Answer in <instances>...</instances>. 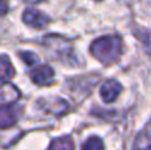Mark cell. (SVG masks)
Segmentation results:
<instances>
[{"label":"cell","instance_id":"obj_1","mask_svg":"<svg viewBox=\"0 0 151 150\" xmlns=\"http://www.w3.org/2000/svg\"><path fill=\"white\" fill-rule=\"evenodd\" d=\"M122 41L118 36H104L91 44L90 52L104 64H111L118 60L121 55Z\"/></svg>","mask_w":151,"mask_h":150},{"label":"cell","instance_id":"obj_2","mask_svg":"<svg viewBox=\"0 0 151 150\" xmlns=\"http://www.w3.org/2000/svg\"><path fill=\"white\" fill-rule=\"evenodd\" d=\"M42 43L47 47V49L49 50V53H52L53 57L66 58L68 56H70L72 45L64 37L57 36V35H49L42 40Z\"/></svg>","mask_w":151,"mask_h":150},{"label":"cell","instance_id":"obj_3","mask_svg":"<svg viewBox=\"0 0 151 150\" xmlns=\"http://www.w3.org/2000/svg\"><path fill=\"white\" fill-rule=\"evenodd\" d=\"M19 118V112L12 104L0 105V129H5L16 124Z\"/></svg>","mask_w":151,"mask_h":150},{"label":"cell","instance_id":"obj_4","mask_svg":"<svg viewBox=\"0 0 151 150\" xmlns=\"http://www.w3.org/2000/svg\"><path fill=\"white\" fill-rule=\"evenodd\" d=\"M53 71L48 65H40L31 72V79L36 85H49L53 82Z\"/></svg>","mask_w":151,"mask_h":150},{"label":"cell","instance_id":"obj_5","mask_svg":"<svg viewBox=\"0 0 151 150\" xmlns=\"http://www.w3.org/2000/svg\"><path fill=\"white\" fill-rule=\"evenodd\" d=\"M23 20H24V23L28 24V25L40 29V28H42V27L47 25L49 19H48L42 12H40V11L29 8V9H27L25 12H24Z\"/></svg>","mask_w":151,"mask_h":150},{"label":"cell","instance_id":"obj_6","mask_svg":"<svg viewBox=\"0 0 151 150\" xmlns=\"http://www.w3.org/2000/svg\"><path fill=\"white\" fill-rule=\"evenodd\" d=\"M121 85L118 84L115 80H109L107 82H105L101 87V96L104 98V101L106 102H111L117 98V96L121 92Z\"/></svg>","mask_w":151,"mask_h":150},{"label":"cell","instance_id":"obj_7","mask_svg":"<svg viewBox=\"0 0 151 150\" xmlns=\"http://www.w3.org/2000/svg\"><path fill=\"white\" fill-rule=\"evenodd\" d=\"M15 73L12 64H11L9 58L5 55L0 56V82H5L11 79Z\"/></svg>","mask_w":151,"mask_h":150},{"label":"cell","instance_id":"obj_8","mask_svg":"<svg viewBox=\"0 0 151 150\" xmlns=\"http://www.w3.org/2000/svg\"><path fill=\"white\" fill-rule=\"evenodd\" d=\"M48 150H74V144L70 137H61L53 141Z\"/></svg>","mask_w":151,"mask_h":150},{"label":"cell","instance_id":"obj_9","mask_svg":"<svg viewBox=\"0 0 151 150\" xmlns=\"http://www.w3.org/2000/svg\"><path fill=\"white\" fill-rule=\"evenodd\" d=\"M82 150H104V142L98 137H90L88 141H85Z\"/></svg>","mask_w":151,"mask_h":150},{"label":"cell","instance_id":"obj_10","mask_svg":"<svg viewBox=\"0 0 151 150\" xmlns=\"http://www.w3.org/2000/svg\"><path fill=\"white\" fill-rule=\"evenodd\" d=\"M20 57L23 58V60L25 61L27 65H29V66L36 65V64L39 63V57H37L35 53H32V52H23L20 55Z\"/></svg>","mask_w":151,"mask_h":150},{"label":"cell","instance_id":"obj_11","mask_svg":"<svg viewBox=\"0 0 151 150\" xmlns=\"http://www.w3.org/2000/svg\"><path fill=\"white\" fill-rule=\"evenodd\" d=\"M8 3L7 0H0V16L5 15V13L8 12Z\"/></svg>","mask_w":151,"mask_h":150},{"label":"cell","instance_id":"obj_12","mask_svg":"<svg viewBox=\"0 0 151 150\" xmlns=\"http://www.w3.org/2000/svg\"><path fill=\"white\" fill-rule=\"evenodd\" d=\"M135 150H151V144L150 142L142 144V141H139V146H137Z\"/></svg>","mask_w":151,"mask_h":150},{"label":"cell","instance_id":"obj_13","mask_svg":"<svg viewBox=\"0 0 151 150\" xmlns=\"http://www.w3.org/2000/svg\"><path fill=\"white\" fill-rule=\"evenodd\" d=\"M23 1H25V3H39V1H41V0H23Z\"/></svg>","mask_w":151,"mask_h":150}]
</instances>
